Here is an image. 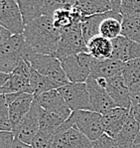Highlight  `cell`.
Masks as SVG:
<instances>
[{
    "label": "cell",
    "instance_id": "cell-1",
    "mask_svg": "<svg viewBox=\"0 0 140 148\" xmlns=\"http://www.w3.org/2000/svg\"><path fill=\"white\" fill-rule=\"evenodd\" d=\"M27 45L37 54L55 55L61 39L60 30L55 27L53 19L42 16L25 26L23 33Z\"/></svg>",
    "mask_w": 140,
    "mask_h": 148
},
{
    "label": "cell",
    "instance_id": "cell-2",
    "mask_svg": "<svg viewBox=\"0 0 140 148\" xmlns=\"http://www.w3.org/2000/svg\"><path fill=\"white\" fill-rule=\"evenodd\" d=\"M31 52L23 34L12 35L5 44L0 46V71L11 74Z\"/></svg>",
    "mask_w": 140,
    "mask_h": 148
},
{
    "label": "cell",
    "instance_id": "cell-3",
    "mask_svg": "<svg viewBox=\"0 0 140 148\" xmlns=\"http://www.w3.org/2000/svg\"><path fill=\"white\" fill-rule=\"evenodd\" d=\"M60 33L61 39L59 48L55 54L60 61L72 55L87 53V43L82 31V22H76L67 28L62 29Z\"/></svg>",
    "mask_w": 140,
    "mask_h": 148
},
{
    "label": "cell",
    "instance_id": "cell-4",
    "mask_svg": "<svg viewBox=\"0 0 140 148\" xmlns=\"http://www.w3.org/2000/svg\"><path fill=\"white\" fill-rule=\"evenodd\" d=\"M25 61L30 64L32 70L43 76H46L65 85L70 83L62 67V63L55 55L37 54L32 51L26 57Z\"/></svg>",
    "mask_w": 140,
    "mask_h": 148
},
{
    "label": "cell",
    "instance_id": "cell-5",
    "mask_svg": "<svg viewBox=\"0 0 140 148\" xmlns=\"http://www.w3.org/2000/svg\"><path fill=\"white\" fill-rule=\"evenodd\" d=\"M94 61L89 54L80 53L63 59L61 63L70 83H85L92 76Z\"/></svg>",
    "mask_w": 140,
    "mask_h": 148
},
{
    "label": "cell",
    "instance_id": "cell-6",
    "mask_svg": "<svg viewBox=\"0 0 140 148\" xmlns=\"http://www.w3.org/2000/svg\"><path fill=\"white\" fill-rule=\"evenodd\" d=\"M101 118L102 114L94 110H76L72 112L69 119L73 127L94 141L104 134Z\"/></svg>",
    "mask_w": 140,
    "mask_h": 148
},
{
    "label": "cell",
    "instance_id": "cell-7",
    "mask_svg": "<svg viewBox=\"0 0 140 148\" xmlns=\"http://www.w3.org/2000/svg\"><path fill=\"white\" fill-rule=\"evenodd\" d=\"M58 90L72 111L94 110L85 83H69Z\"/></svg>",
    "mask_w": 140,
    "mask_h": 148
},
{
    "label": "cell",
    "instance_id": "cell-8",
    "mask_svg": "<svg viewBox=\"0 0 140 148\" xmlns=\"http://www.w3.org/2000/svg\"><path fill=\"white\" fill-rule=\"evenodd\" d=\"M51 148H92V141L73 127L68 119L58 129Z\"/></svg>",
    "mask_w": 140,
    "mask_h": 148
},
{
    "label": "cell",
    "instance_id": "cell-9",
    "mask_svg": "<svg viewBox=\"0 0 140 148\" xmlns=\"http://www.w3.org/2000/svg\"><path fill=\"white\" fill-rule=\"evenodd\" d=\"M43 112V108L35 101L29 112L25 117L13 128L15 137L22 142L30 144L40 130V119Z\"/></svg>",
    "mask_w": 140,
    "mask_h": 148
},
{
    "label": "cell",
    "instance_id": "cell-10",
    "mask_svg": "<svg viewBox=\"0 0 140 148\" xmlns=\"http://www.w3.org/2000/svg\"><path fill=\"white\" fill-rule=\"evenodd\" d=\"M32 68L27 61H21L16 69L10 74L8 82L3 86L0 88V94H19L27 92L32 95V90L30 86V77Z\"/></svg>",
    "mask_w": 140,
    "mask_h": 148
},
{
    "label": "cell",
    "instance_id": "cell-11",
    "mask_svg": "<svg viewBox=\"0 0 140 148\" xmlns=\"http://www.w3.org/2000/svg\"><path fill=\"white\" fill-rule=\"evenodd\" d=\"M0 25L13 35L24 33L26 25L16 0H0Z\"/></svg>",
    "mask_w": 140,
    "mask_h": 148
},
{
    "label": "cell",
    "instance_id": "cell-12",
    "mask_svg": "<svg viewBox=\"0 0 140 148\" xmlns=\"http://www.w3.org/2000/svg\"><path fill=\"white\" fill-rule=\"evenodd\" d=\"M35 101L44 110L53 114L63 122H66L73 112L68 106L59 90H50L38 95L35 97Z\"/></svg>",
    "mask_w": 140,
    "mask_h": 148
},
{
    "label": "cell",
    "instance_id": "cell-13",
    "mask_svg": "<svg viewBox=\"0 0 140 148\" xmlns=\"http://www.w3.org/2000/svg\"><path fill=\"white\" fill-rule=\"evenodd\" d=\"M4 95H5L6 102L8 104L11 122L14 128L29 112L35 101V97L33 95L27 94V92L9 94Z\"/></svg>",
    "mask_w": 140,
    "mask_h": 148
},
{
    "label": "cell",
    "instance_id": "cell-14",
    "mask_svg": "<svg viewBox=\"0 0 140 148\" xmlns=\"http://www.w3.org/2000/svg\"><path fill=\"white\" fill-rule=\"evenodd\" d=\"M85 84H87V90H89L92 104L94 111L103 114L110 109L117 108L113 99L107 92V88L99 85L94 77H89L87 79Z\"/></svg>",
    "mask_w": 140,
    "mask_h": 148
},
{
    "label": "cell",
    "instance_id": "cell-15",
    "mask_svg": "<svg viewBox=\"0 0 140 148\" xmlns=\"http://www.w3.org/2000/svg\"><path fill=\"white\" fill-rule=\"evenodd\" d=\"M130 115V109L114 108L102 114L103 132L112 138H115L119 131L122 129Z\"/></svg>",
    "mask_w": 140,
    "mask_h": 148
},
{
    "label": "cell",
    "instance_id": "cell-16",
    "mask_svg": "<svg viewBox=\"0 0 140 148\" xmlns=\"http://www.w3.org/2000/svg\"><path fill=\"white\" fill-rule=\"evenodd\" d=\"M105 88L117 108L131 109L132 101L130 92L123 76L108 79Z\"/></svg>",
    "mask_w": 140,
    "mask_h": 148
},
{
    "label": "cell",
    "instance_id": "cell-17",
    "mask_svg": "<svg viewBox=\"0 0 140 148\" xmlns=\"http://www.w3.org/2000/svg\"><path fill=\"white\" fill-rule=\"evenodd\" d=\"M113 52L111 59L122 63H127L133 60L140 59V45L124 36L112 40Z\"/></svg>",
    "mask_w": 140,
    "mask_h": 148
},
{
    "label": "cell",
    "instance_id": "cell-18",
    "mask_svg": "<svg viewBox=\"0 0 140 148\" xmlns=\"http://www.w3.org/2000/svg\"><path fill=\"white\" fill-rule=\"evenodd\" d=\"M122 76L129 88L132 106L140 103V59L124 64Z\"/></svg>",
    "mask_w": 140,
    "mask_h": 148
},
{
    "label": "cell",
    "instance_id": "cell-19",
    "mask_svg": "<svg viewBox=\"0 0 140 148\" xmlns=\"http://www.w3.org/2000/svg\"><path fill=\"white\" fill-rule=\"evenodd\" d=\"M124 64L114 59H107L99 61L96 60L92 66V76L94 79H111L114 77L122 76Z\"/></svg>",
    "mask_w": 140,
    "mask_h": 148
},
{
    "label": "cell",
    "instance_id": "cell-20",
    "mask_svg": "<svg viewBox=\"0 0 140 148\" xmlns=\"http://www.w3.org/2000/svg\"><path fill=\"white\" fill-rule=\"evenodd\" d=\"M122 15L111 10L108 11L99 26V35L109 40H114L122 33Z\"/></svg>",
    "mask_w": 140,
    "mask_h": 148
},
{
    "label": "cell",
    "instance_id": "cell-21",
    "mask_svg": "<svg viewBox=\"0 0 140 148\" xmlns=\"http://www.w3.org/2000/svg\"><path fill=\"white\" fill-rule=\"evenodd\" d=\"M87 54L91 55L92 58L96 60L103 61L111 58L113 45L111 40L98 35L87 42Z\"/></svg>",
    "mask_w": 140,
    "mask_h": 148
},
{
    "label": "cell",
    "instance_id": "cell-22",
    "mask_svg": "<svg viewBox=\"0 0 140 148\" xmlns=\"http://www.w3.org/2000/svg\"><path fill=\"white\" fill-rule=\"evenodd\" d=\"M63 86H65V84L57 82L46 76H43L36 71L32 70V72H31L30 86L34 97L44 94V92H50V90H58V88H62Z\"/></svg>",
    "mask_w": 140,
    "mask_h": 148
},
{
    "label": "cell",
    "instance_id": "cell-23",
    "mask_svg": "<svg viewBox=\"0 0 140 148\" xmlns=\"http://www.w3.org/2000/svg\"><path fill=\"white\" fill-rule=\"evenodd\" d=\"M74 6L82 13L83 18L112 10L110 0H79Z\"/></svg>",
    "mask_w": 140,
    "mask_h": 148
},
{
    "label": "cell",
    "instance_id": "cell-24",
    "mask_svg": "<svg viewBox=\"0 0 140 148\" xmlns=\"http://www.w3.org/2000/svg\"><path fill=\"white\" fill-rule=\"evenodd\" d=\"M140 131L139 125L132 116L131 112L126 123L114 138L119 148H132L134 140Z\"/></svg>",
    "mask_w": 140,
    "mask_h": 148
},
{
    "label": "cell",
    "instance_id": "cell-25",
    "mask_svg": "<svg viewBox=\"0 0 140 148\" xmlns=\"http://www.w3.org/2000/svg\"><path fill=\"white\" fill-rule=\"evenodd\" d=\"M25 25L44 16V0H16Z\"/></svg>",
    "mask_w": 140,
    "mask_h": 148
},
{
    "label": "cell",
    "instance_id": "cell-26",
    "mask_svg": "<svg viewBox=\"0 0 140 148\" xmlns=\"http://www.w3.org/2000/svg\"><path fill=\"white\" fill-rule=\"evenodd\" d=\"M107 13L102 14H96L92 16L85 17L82 21V31L83 38L85 40V43L89 42L92 38L99 35V26L104 17L107 16Z\"/></svg>",
    "mask_w": 140,
    "mask_h": 148
},
{
    "label": "cell",
    "instance_id": "cell-27",
    "mask_svg": "<svg viewBox=\"0 0 140 148\" xmlns=\"http://www.w3.org/2000/svg\"><path fill=\"white\" fill-rule=\"evenodd\" d=\"M121 35L140 45V18H123Z\"/></svg>",
    "mask_w": 140,
    "mask_h": 148
},
{
    "label": "cell",
    "instance_id": "cell-28",
    "mask_svg": "<svg viewBox=\"0 0 140 148\" xmlns=\"http://www.w3.org/2000/svg\"><path fill=\"white\" fill-rule=\"evenodd\" d=\"M0 129L1 131H12L13 125L10 119L8 104L6 102L5 95H0Z\"/></svg>",
    "mask_w": 140,
    "mask_h": 148
},
{
    "label": "cell",
    "instance_id": "cell-29",
    "mask_svg": "<svg viewBox=\"0 0 140 148\" xmlns=\"http://www.w3.org/2000/svg\"><path fill=\"white\" fill-rule=\"evenodd\" d=\"M120 14L123 18H140V0H123Z\"/></svg>",
    "mask_w": 140,
    "mask_h": 148
},
{
    "label": "cell",
    "instance_id": "cell-30",
    "mask_svg": "<svg viewBox=\"0 0 140 148\" xmlns=\"http://www.w3.org/2000/svg\"><path fill=\"white\" fill-rule=\"evenodd\" d=\"M56 133L39 130V132L37 133V135L35 136L31 143V146L32 148H51Z\"/></svg>",
    "mask_w": 140,
    "mask_h": 148
},
{
    "label": "cell",
    "instance_id": "cell-31",
    "mask_svg": "<svg viewBox=\"0 0 140 148\" xmlns=\"http://www.w3.org/2000/svg\"><path fill=\"white\" fill-rule=\"evenodd\" d=\"M73 6L70 0H44V15L51 17L59 9Z\"/></svg>",
    "mask_w": 140,
    "mask_h": 148
},
{
    "label": "cell",
    "instance_id": "cell-32",
    "mask_svg": "<svg viewBox=\"0 0 140 148\" xmlns=\"http://www.w3.org/2000/svg\"><path fill=\"white\" fill-rule=\"evenodd\" d=\"M92 148H119L114 138L102 134L96 140L92 141Z\"/></svg>",
    "mask_w": 140,
    "mask_h": 148
},
{
    "label": "cell",
    "instance_id": "cell-33",
    "mask_svg": "<svg viewBox=\"0 0 140 148\" xmlns=\"http://www.w3.org/2000/svg\"><path fill=\"white\" fill-rule=\"evenodd\" d=\"M13 131H1L0 132V148H12L15 141Z\"/></svg>",
    "mask_w": 140,
    "mask_h": 148
},
{
    "label": "cell",
    "instance_id": "cell-34",
    "mask_svg": "<svg viewBox=\"0 0 140 148\" xmlns=\"http://www.w3.org/2000/svg\"><path fill=\"white\" fill-rule=\"evenodd\" d=\"M13 34L10 31H8L7 29H5L4 27H0V46L3 44H5L7 41L10 39L11 36Z\"/></svg>",
    "mask_w": 140,
    "mask_h": 148
},
{
    "label": "cell",
    "instance_id": "cell-35",
    "mask_svg": "<svg viewBox=\"0 0 140 148\" xmlns=\"http://www.w3.org/2000/svg\"><path fill=\"white\" fill-rule=\"evenodd\" d=\"M130 112H131L132 116L134 117V119L136 120V122L138 123L140 128V103L132 106L131 109H130Z\"/></svg>",
    "mask_w": 140,
    "mask_h": 148
},
{
    "label": "cell",
    "instance_id": "cell-36",
    "mask_svg": "<svg viewBox=\"0 0 140 148\" xmlns=\"http://www.w3.org/2000/svg\"><path fill=\"white\" fill-rule=\"evenodd\" d=\"M12 148H32L30 144H27V143L22 142L21 140H19L18 138H15L14 144H13Z\"/></svg>",
    "mask_w": 140,
    "mask_h": 148
},
{
    "label": "cell",
    "instance_id": "cell-37",
    "mask_svg": "<svg viewBox=\"0 0 140 148\" xmlns=\"http://www.w3.org/2000/svg\"><path fill=\"white\" fill-rule=\"evenodd\" d=\"M110 1H111L112 10L115 11V12L120 13V7H121V4H122L123 0H110Z\"/></svg>",
    "mask_w": 140,
    "mask_h": 148
},
{
    "label": "cell",
    "instance_id": "cell-38",
    "mask_svg": "<svg viewBox=\"0 0 140 148\" xmlns=\"http://www.w3.org/2000/svg\"><path fill=\"white\" fill-rule=\"evenodd\" d=\"M9 78H10V74H7V73H0V88L3 86L6 83L8 82Z\"/></svg>",
    "mask_w": 140,
    "mask_h": 148
},
{
    "label": "cell",
    "instance_id": "cell-39",
    "mask_svg": "<svg viewBox=\"0 0 140 148\" xmlns=\"http://www.w3.org/2000/svg\"><path fill=\"white\" fill-rule=\"evenodd\" d=\"M132 148H140V131L138 132V134H137L136 138H135Z\"/></svg>",
    "mask_w": 140,
    "mask_h": 148
},
{
    "label": "cell",
    "instance_id": "cell-40",
    "mask_svg": "<svg viewBox=\"0 0 140 148\" xmlns=\"http://www.w3.org/2000/svg\"><path fill=\"white\" fill-rule=\"evenodd\" d=\"M70 1H71V3H72V4H73V5H74V4H76V2L79 1V0H70Z\"/></svg>",
    "mask_w": 140,
    "mask_h": 148
}]
</instances>
